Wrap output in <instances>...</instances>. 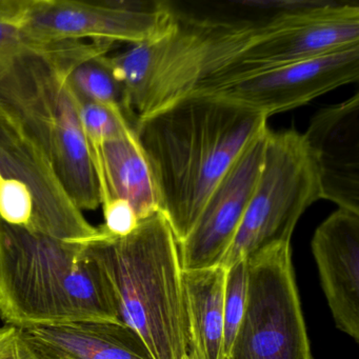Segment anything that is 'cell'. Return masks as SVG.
<instances>
[{"label":"cell","instance_id":"8992f818","mask_svg":"<svg viewBox=\"0 0 359 359\" xmlns=\"http://www.w3.org/2000/svg\"><path fill=\"white\" fill-rule=\"evenodd\" d=\"M319 199L318 169L302 134L269 130L255 190L220 266L228 269L273 245L291 243L298 220Z\"/></svg>","mask_w":359,"mask_h":359},{"label":"cell","instance_id":"7402d4cb","mask_svg":"<svg viewBox=\"0 0 359 359\" xmlns=\"http://www.w3.org/2000/svg\"><path fill=\"white\" fill-rule=\"evenodd\" d=\"M104 224L102 228L113 236L123 237L137 228L140 220L129 203L111 201L102 205Z\"/></svg>","mask_w":359,"mask_h":359},{"label":"cell","instance_id":"9a60e30c","mask_svg":"<svg viewBox=\"0 0 359 359\" xmlns=\"http://www.w3.org/2000/svg\"><path fill=\"white\" fill-rule=\"evenodd\" d=\"M96 178L100 205L111 201H126L140 222L161 212L154 176L134 128L104 140Z\"/></svg>","mask_w":359,"mask_h":359},{"label":"cell","instance_id":"d6986e66","mask_svg":"<svg viewBox=\"0 0 359 359\" xmlns=\"http://www.w3.org/2000/svg\"><path fill=\"white\" fill-rule=\"evenodd\" d=\"M248 262L241 260L226 269L224 304V357L228 355L247 304Z\"/></svg>","mask_w":359,"mask_h":359},{"label":"cell","instance_id":"8fae6325","mask_svg":"<svg viewBox=\"0 0 359 359\" xmlns=\"http://www.w3.org/2000/svg\"><path fill=\"white\" fill-rule=\"evenodd\" d=\"M359 79V43L226 83L218 94L266 117L293 110Z\"/></svg>","mask_w":359,"mask_h":359},{"label":"cell","instance_id":"cb8c5ba5","mask_svg":"<svg viewBox=\"0 0 359 359\" xmlns=\"http://www.w3.org/2000/svg\"><path fill=\"white\" fill-rule=\"evenodd\" d=\"M184 359H191L190 357H189V355L187 354L186 356H184Z\"/></svg>","mask_w":359,"mask_h":359},{"label":"cell","instance_id":"d4e9b609","mask_svg":"<svg viewBox=\"0 0 359 359\" xmlns=\"http://www.w3.org/2000/svg\"><path fill=\"white\" fill-rule=\"evenodd\" d=\"M0 177H1V174H0Z\"/></svg>","mask_w":359,"mask_h":359},{"label":"cell","instance_id":"6da1fadb","mask_svg":"<svg viewBox=\"0 0 359 359\" xmlns=\"http://www.w3.org/2000/svg\"><path fill=\"white\" fill-rule=\"evenodd\" d=\"M266 129V115L208 92L187 94L138 119L134 130L177 243L237 157Z\"/></svg>","mask_w":359,"mask_h":359},{"label":"cell","instance_id":"ba28073f","mask_svg":"<svg viewBox=\"0 0 359 359\" xmlns=\"http://www.w3.org/2000/svg\"><path fill=\"white\" fill-rule=\"evenodd\" d=\"M358 43L357 4L293 1L275 15L266 32L195 92L213 91L239 79Z\"/></svg>","mask_w":359,"mask_h":359},{"label":"cell","instance_id":"7a4b0ae2","mask_svg":"<svg viewBox=\"0 0 359 359\" xmlns=\"http://www.w3.org/2000/svg\"><path fill=\"white\" fill-rule=\"evenodd\" d=\"M0 319L24 330L121 323L114 296L85 243H69L0 218Z\"/></svg>","mask_w":359,"mask_h":359},{"label":"cell","instance_id":"52a82bcc","mask_svg":"<svg viewBox=\"0 0 359 359\" xmlns=\"http://www.w3.org/2000/svg\"><path fill=\"white\" fill-rule=\"evenodd\" d=\"M247 262L245 314L224 359H313L291 243L273 245Z\"/></svg>","mask_w":359,"mask_h":359},{"label":"cell","instance_id":"5bb4252c","mask_svg":"<svg viewBox=\"0 0 359 359\" xmlns=\"http://www.w3.org/2000/svg\"><path fill=\"white\" fill-rule=\"evenodd\" d=\"M336 327L359 342V214L338 209L311 243Z\"/></svg>","mask_w":359,"mask_h":359},{"label":"cell","instance_id":"5b68a950","mask_svg":"<svg viewBox=\"0 0 359 359\" xmlns=\"http://www.w3.org/2000/svg\"><path fill=\"white\" fill-rule=\"evenodd\" d=\"M0 104L34 138L73 203L100 207L97 178L81 127L79 100L49 48L29 49L0 81Z\"/></svg>","mask_w":359,"mask_h":359},{"label":"cell","instance_id":"44dd1931","mask_svg":"<svg viewBox=\"0 0 359 359\" xmlns=\"http://www.w3.org/2000/svg\"><path fill=\"white\" fill-rule=\"evenodd\" d=\"M0 359H51L31 339L26 330L0 327Z\"/></svg>","mask_w":359,"mask_h":359},{"label":"cell","instance_id":"277c9868","mask_svg":"<svg viewBox=\"0 0 359 359\" xmlns=\"http://www.w3.org/2000/svg\"><path fill=\"white\" fill-rule=\"evenodd\" d=\"M275 14L226 20L189 18L176 11L175 22L163 36L109 53L134 127L138 119L192 93L226 68L270 28Z\"/></svg>","mask_w":359,"mask_h":359},{"label":"cell","instance_id":"ffe728a7","mask_svg":"<svg viewBox=\"0 0 359 359\" xmlns=\"http://www.w3.org/2000/svg\"><path fill=\"white\" fill-rule=\"evenodd\" d=\"M34 201L26 184L14 178L0 177V218L12 226H28Z\"/></svg>","mask_w":359,"mask_h":359},{"label":"cell","instance_id":"ac0fdd59","mask_svg":"<svg viewBox=\"0 0 359 359\" xmlns=\"http://www.w3.org/2000/svg\"><path fill=\"white\" fill-rule=\"evenodd\" d=\"M29 0H0V81L28 51L24 35Z\"/></svg>","mask_w":359,"mask_h":359},{"label":"cell","instance_id":"e0dca14e","mask_svg":"<svg viewBox=\"0 0 359 359\" xmlns=\"http://www.w3.org/2000/svg\"><path fill=\"white\" fill-rule=\"evenodd\" d=\"M226 269L182 271L191 359L224 357V304Z\"/></svg>","mask_w":359,"mask_h":359},{"label":"cell","instance_id":"2e32d148","mask_svg":"<svg viewBox=\"0 0 359 359\" xmlns=\"http://www.w3.org/2000/svg\"><path fill=\"white\" fill-rule=\"evenodd\" d=\"M26 331L51 359H153L144 340L121 323H75Z\"/></svg>","mask_w":359,"mask_h":359},{"label":"cell","instance_id":"4fadbf2b","mask_svg":"<svg viewBox=\"0 0 359 359\" xmlns=\"http://www.w3.org/2000/svg\"><path fill=\"white\" fill-rule=\"evenodd\" d=\"M317 165L321 199L359 214V95L323 109L302 134Z\"/></svg>","mask_w":359,"mask_h":359},{"label":"cell","instance_id":"603a6c76","mask_svg":"<svg viewBox=\"0 0 359 359\" xmlns=\"http://www.w3.org/2000/svg\"><path fill=\"white\" fill-rule=\"evenodd\" d=\"M5 110H4L3 107L0 106V119L3 118V117L5 116Z\"/></svg>","mask_w":359,"mask_h":359},{"label":"cell","instance_id":"30bf717a","mask_svg":"<svg viewBox=\"0 0 359 359\" xmlns=\"http://www.w3.org/2000/svg\"><path fill=\"white\" fill-rule=\"evenodd\" d=\"M0 174L26 184L34 201L27 230L69 243H87L97 235L69 196L49 159L18 119L0 123Z\"/></svg>","mask_w":359,"mask_h":359},{"label":"cell","instance_id":"7c38bea8","mask_svg":"<svg viewBox=\"0 0 359 359\" xmlns=\"http://www.w3.org/2000/svg\"><path fill=\"white\" fill-rule=\"evenodd\" d=\"M269 130L237 157L210 195L190 234L178 243L182 271L222 264L259 178Z\"/></svg>","mask_w":359,"mask_h":359},{"label":"cell","instance_id":"9c48e42d","mask_svg":"<svg viewBox=\"0 0 359 359\" xmlns=\"http://www.w3.org/2000/svg\"><path fill=\"white\" fill-rule=\"evenodd\" d=\"M175 18L157 0H29L22 35L28 49L71 41L135 45L163 36Z\"/></svg>","mask_w":359,"mask_h":359},{"label":"cell","instance_id":"3957f363","mask_svg":"<svg viewBox=\"0 0 359 359\" xmlns=\"http://www.w3.org/2000/svg\"><path fill=\"white\" fill-rule=\"evenodd\" d=\"M85 247L108 278L121 323L144 340L153 359H184L188 323L182 269L163 213L140 220L127 236L98 226Z\"/></svg>","mask_w":359,"mask_h":359}]
</instances>
